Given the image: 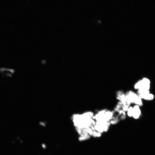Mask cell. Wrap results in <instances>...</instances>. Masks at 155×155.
<instances>
[{
	"label": "cell",
	"mask_w": 155,
	"mask_h": 155,
	"mask_svg": "<svg viewBox=\"0 0 155 155\" xmlns=\"http://www.w3.org/2000/svg\"><path fill=\"white\" fill-rule=\"evenodd\" d=\"M94 114L91 111L81 114H74L71 119L73 125L78 133L82 137H85L88 133H91L94 129L95 121Z\"/></svg>",
	"instance_id": "cell-1"
},
{
	"label": "cell",
	"mask_w": 155,
	"mask_h": 155,
	"mask_svg": "<svg viewBox=\"0 0 155 155\" xmlns=\"http://www.w3.org/2000/svg\"><path fill=\"white\" fill-rule=\"evenodd\" d=\"M113 113L111 111L103 110L94 115L93 119L95 121H106L110 122L113 117Z\"/></svg>",
	"instance_id": "cell-2"
},
{
	"label": "cell",
	"mask_w": 155,
	"mask_h": 155,
	"mask_svg": "<svg viewBox=\"0 0 155 155\" xmlns=\"http://www.w3.org/2000/svg\"><path fill=\"white\" fill-rule=\"evenodd\" d=\"M126 98L129 103L131 104L134 103L135 105L139 106L143 105L142 99L138 95L132 90L127 91L125 93Z\"/></svg>",
	"instance_id": "cell-3"
},
{
	"label": "cell",
	"mask_w": 155,
	"mask_h": 155,
	"mask_svg": "<svg viewBox=\"0 0 155 155\" xmlns=\"http://www.w3.org/2000/svg\"><path fill=\"white\" fill-rule=\"evenodd\" d=\"M110 123L106 121H95L94 126V131L99 133L108 130Z\"/></svg>",
	"instance_id": "cell-4"
},
{
	"label": "cell",
	"mask_w": 155,
	"mask_h": 155,
	"mask_svg": "<svg viewBox=\"0 0 155 155\" xmlns=\"http://www.w3.org/2000/svg\"><path fill=\"white\" fill-rule=\"evenodd\" d=\"M133 107L132 117L135 119H137L140 117L141 113L140 106L135 105Z\"/></svg>",
	"instance_id": "cell-5"
},
{
	"label": "cell",
	"mask_w": 155,
	"mask_h": 155,
	"mask_svg": "<svg viewBox=\"0 0 155 155\" xmlns=\"http://www.w3.org/2000/svg\"><path fill=\"white\" fill-rule=\"evenodd\" d=\"M139 97L142 99L147 100H151L153 99L154 95L149 92L138 95Z\"/></svg>",
	"instance_id": "cell-6"
},
{
	"label": "cell",
	"mask_w": 155,
	"mask_h": 155,
	"mask_svg": "<svg viewBox=\"0 0 155 155\" xmlns=\"http://www.w3.org/2000/svg\"><path fill=\"white\" fill-rule=\"evenodd\" d=\"M133 107L132 106H129L126 111V114L127 116L130 117H132Z\"/></svg>",
	"instance_id": "cell-7"
}]
</instances>
